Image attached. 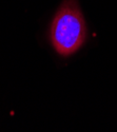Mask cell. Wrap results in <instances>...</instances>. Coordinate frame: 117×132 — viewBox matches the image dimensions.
Listing matches in <instances>:
<instances>
[{
    "instance_id": "6da1fadb",
    "label": "cell",
    "mask_w": 117,
    "mask_h": 132,
    "mask_svg": "<svg viewBox=\"0 0 117 132\" xmlns=\"http://www.w3.org/2000/svg\"><path fill=\"white\" fill-rule=\"evenodd\" d=\"M88 29L83 14L74 0H65L50 28V39L55 51L63 57L76 53L87 40Z\"/></svg>"
}]
</instances>
